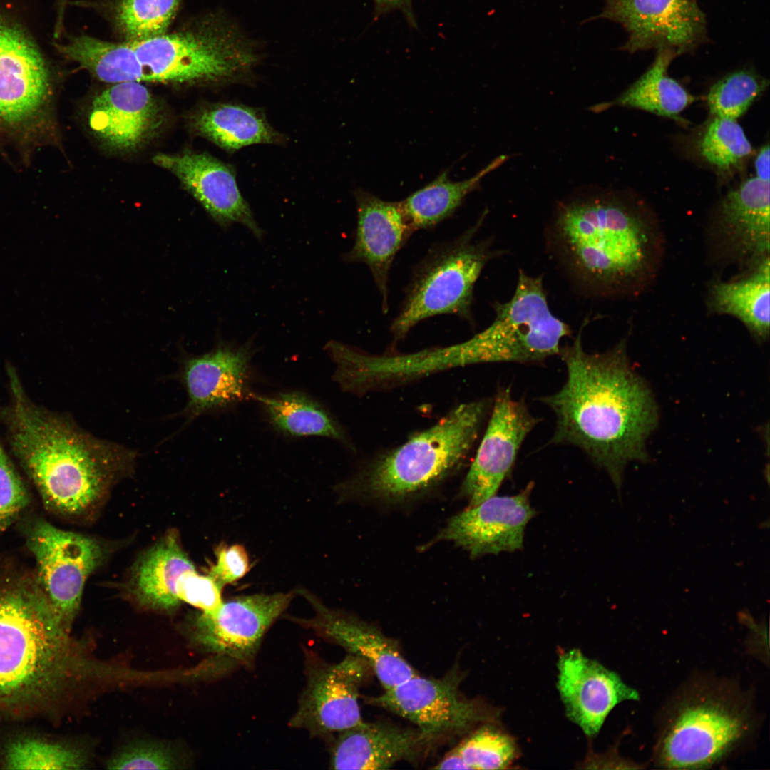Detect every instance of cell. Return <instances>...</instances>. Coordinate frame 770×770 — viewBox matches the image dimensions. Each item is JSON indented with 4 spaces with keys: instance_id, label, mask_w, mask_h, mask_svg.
<instances>
[{
    "instance_id": "cell-7",
    "label": "cell",
    "mask_w": 770,
    "mask_h": 770,
    "mask_svg": "<svg viewBox=\"0 0 770 770\" xmlns=\"http://www.w3.org/2000/svg\"><path fill=\"white\" fill-rule=\"evenodd\" d=\"M57 91L38 46L0 14V157L27 166L39 148L61 147Z\"/></svg>"
},
{
    "instance_id": "cell-5",
    "label": "cell",
    "mask_w": 770,
    "mask_h": 770,
    "mask_svg": "<svg viewBox=\"0 0 770 770\" xmlns=\"http://www.w3.org/2000/svg\"><path fill=\"white\" fill-rule=\"evenodd\" d=\"M492 401L482 399L461 404L403 444L376 456L337 486L340 496L396 503L436 487L469 458Z\"/></svg>"
},
{
    "instance_id": "cell-6",
    "label": "cell",
    "mask_w": 770,
    "mask_h": 770,
    "mask_svg": "<svg viewBox=\"0 0 770 770\" xmlns=\"http://www.w3.org/2000/svg\"><path fill=\"white\" fill-rule=\"evenodd\" d=\"M654 758L668 769L712 766L740 747L756 719L748 695L724 679H694L678 691L662 715Z\"/></svg>"
},
{
    "instance_id": "cell-29",
    "label": "cell",
    "mask_w": 770,
    "mask_h": 770,
    "mask_svg": "<svg viewBox=\"0 0 770 770\" xmlns=\"http://www.w3.org/2000/svg\"><path fill=\"white\" fill-rule=\"evenodd\" d=\"M677 56L669 49L657 51L650 67L618 98L605 103L606 108H634L679 120V115L696 98L668 75L669 66Z\"/></svg>"
},
{
    "instance_id": "cell-19",
    "label": "cell",
    "mask_w": 770,
    "mask_h": 770,
    "mask_svg": "<svg viewBox=\"0 0 770 770\" xmlns=\"http://www.w3.org/2000/svg\"><path fill=\"white\" fill-rule=\"evenodd\" d=\"M530 483L514 496H493L452 517L437 536L453 542L472 558L523 547L525 527L535 515L530 506Z\"/></svg>"
},
{
    "instance_id": "cell-1",
    "label": "cell",
    "mask_w": 770,
    "mask_h": 770,
    "mask_svg": "<svg viewBox=\"0 0 770 770\" xmlns=\"http://www.w3.org/2000/svg\"><path fill=\"white\" fill-rule=\"evenodd\" d=\"M587 321L570 345L560 346L565 384L540 400L556 417L551 442L578 447L619 487L629 462L646 461L645 443L658 411L650 389L631 367L624 342L603 353L583 349Z\"/></svg>"
},
{
    "instance_id": "cell-38",
    "label": "cell",
    "mask_w": 770,
    "mask_h": 770,
    "mask_svg": "<svg viewBox=\"0 0 770 770\" xmlns=\"http://www.w3.org/2000/svg\"><path fill=\"white\" fill-rule=\"evenodd\" d=\"M29 503L26 487L0 436V535Z\"/></svg>"
},
{
    "instance_id": "cell-30",
    "label": "cell",
    "mask_w": 770,
    "mask_h": 770,
    "mask_svg": "<svg viewBox=\"0 0 770 770\" xmlns=\"http://www.w3.org/2000/svg\"><path fill=\"white\" fill-rule=\"evenodd\" d=\"M253 397L261 403L269 421L279 433L294 437L323 436L350 446L339 423L323 406L304 393Z\"/></svg>"
},
{
    "instance_id": "cell-23",
    "label": "cell",
    "mask_w": 770,
    "mask_h": 770,
    "mask_svg": "<svg viewBox=\"0 0 770 770\" xmlns=\"http://www.w3.org/2000/svg\"><path fill=\"white\" fill-rule=\"evenodd\" d=\"M357 224L352 248L344 255L348 262L369 269L381 296L384 314L389 311V276L394 258L414 232L401 202L383 200L363 190L354 193Z\"/></svg>"
},
{
    "instance_id": "cell-27",
    "label": "cell",
    "mask_w": 770,
    "mask_h": 770,
    "mask_svg": "<svg viewBox=\"0 0 770 770\" xmlns=\"http://www.w3.org/2000/svg\"><path fill=\"white\" fill-rule=\"evenodd\" d=\"M196 569L178 536L169 533L146 550L133 566L130 590L144 607L170 611L181 603L176 585L186 571Z\"/></svg>"
},
{
    "instance_id": "cell-44",
    "label": "cell",
    "mask_w": 770,
    "mask_h": 770,
    "mask_svg": "<svg viewBox=\"0 0 770 770\" xmlns=\"http://www.w3.org/2000/svg\"><path fill=\"white\" fill-rule=\"evenodd\" d=\"M68 0H59L58 4V21L55 29L56 36H58L61 27L62 16Z\"/></svg>"
},
{
    "instance_id": "cell-10",
    "label": "cell",
    "mask_w": 770,
    "mask_h": 770,
    "mask_svg": "<svg viewBox=\"0 0 770 770\" xmlns=\"http://www.w3.org/2000/svg\"><path fill=\"white\" fill-rule=\"evenodd\" d=\"M492 307L493 322L462 342L468 365L540 362L559 354L560 341L572 334L570 326L551 312L542 275L520 270L510 299L495 302Z\"/></svg>"
},
{
    "instance_id": "cell-43",
    "label": "cell",
    "mask_w": 770,
    "mask_h": 770,
    "mask_svg": "<svg viewBox=\"0 0 770 770\" xmlns=\"http://www.w3.org/2000/svg\"><path fill=\"white\" fill-rule=\"evenodd\" d=\"M379 10L382 11L399 9L412 19L411 11V0H374Z\"/></svg>"
},
{
    "instance_id": "cell-41",
    "label": "cell",
    "mask_w": 770,
    "mask_h": 770,
    "mask_svg": "<svg viewBox=\"0 0 770 770\" xmlns=\"http://www.w3.org/2000/svg\"><path fill=\"white\" fill-rule=\"evenodd\" d=\"M215 556V563L207 574L222 588L241 579L250 569L247 553L240 544H221L216 549Z\"/></svg>"
},
{
    "instance_id": "cell-28",
    "label": "cell",
    "mask_w": 770,
    "mask_h": 770,
    "mask_svg": "<svg viewBox=\"0 0 770 770\" xmlns=\"http://www.w3.org/2000/svg\"><path fill=\"white\" fill-rule=\"evenodd\" d=\"M769 257L759 262L748 277L731 282H717L711 290L712 309L719 314L740 319L758 339L769 334Z\"/></svg>"
},
{
    "instance_id": "cell-4",
    "label": "cell",
    "mask_w": 770,
    "mask_h": 770,
    "mask_svg": "<svg viewBox=\"0 0 770 770\" xmlns=\"http://www.w3.org/2000/svg\"><path fill=\"white\" fill-rule=\"evenodd\" d=\"M548 253L588 297L625 288L647 263L650 237L643 218L615 193L590 189L555 207L545 232Z\"/></svg>"
},
{
    "instance_id": "cell-9",
    "label": "cell",
    "mask_w": 770,
    "mask_h": 770,
    "mask_svg": "<svg viewBox=\"0 0 770 770\" xmlns=\"http://www.w3.org/2000/svg\"><path fill=\"white\" fill-rule=\"evenodd\" d=\"M145 81L175 84H218L240 80L257 58L233 28L204 20L173 34L131 43Z\"/></svg>"
},
{
    "instance_id": "cell-24",
    "label": "cell",
    "mask_w": 770,
    "mask_h": 770,
    "mask_svg": "<svg viewBox=\"0 0 770 770\" xmlns=\"http://www.w3.org/2000/svg\"><path fill=\"white\" fill-rule=\"evenodd\" d=\"M430 741L417 728L365 722L337 734L331 750L333 769H387L411 759Z\"/></svg>"
},
{
    "instance_id": "cell-25",
    "label": "cell",
    "mask_w": 770,
    "mask_h": 770,
    "mask_svg": "<svg viewBox=\"0 0 770 770\" xmlns=\"http://www.w3.org/2000/svg\"><path fill=\"white\" fill-rule=\"evenodd\" d=\"M769 181L757 176L729 191L719 207L722 231L742 257H768L770 245Z\"/></svg>"
},
{
    "instance_id": "cell-20",
    "label": "cell",
    "mask_w": 770,
    "mask_h": 770,
    "mask_svg": "<svg viewBox=\"0 0 770 770\" xmlns=\"http://www.w3.org/2000/svg\"><path fill=\"white\" fill-rule=\"evenodd\" d=\"M557 667V687L566 716L589 737L597 735L616 705L640 699L617 673L578 649L560 653Z\"/></svg>"
},
{
    "instance_id": "cell-21",
    "label": "cell",
    "mask_w": 770,
    "mask_h": 770,
    "mask_svg": "<svg viewBox=\"0 0 770 770\" xmlns=\"http://www.w3.org/2000/svg\"><path fill=\"white\" fill-rule=\"evenodd\" d=\"M152 160L173 174L220 226L227 228L239 223L262 238V230L239 190L232 165L209 153L192 150L158 153Z\"/></svg>"
},
{
    "instance_id": "cell-14",
    "label": "cell",
    "mask_w": 770,
    "mask_h": 770,
    "mask_svg": "<svg viewBox=\"0 0 770 770\" xmlns=\"http://www.w3.org/2000/svg\"><path fill=\"white\" fill-rule=\"evenodd\" d=\"M305 664L306 684L289 727L327 738L362 723L359 696L367 663L348 653L330 664L307 652Z\"/></svg>"
},
{
    "instance_id": "cell-16",
    "label": "cell",
    "mask_w": 770,
    "mask_h": 770,
    "mask_svg": "<svg viewBox=\"0 0 770 770\" xmlns=\"http://www.w3.org/2000/svg\"><path fill=\"white\" fill-rule=\"evenodd\" d=\"M538 421L523 401L512 398L508 388L498 389L484 435L462 484V493L470 506L496 495L510 474L523 441Z\"/></svg>"
},
{
    "instance_id": "cell-8",
    "label": "cell",
    "mask_w": 770,
    "mask_h": 770,
    "mask_svg": "<svg viewBox=\"0 0 770 770\" xmlns=\"http://www.w3.org/2000/svg\"><path fill=\"white\" fill-rule=\"evenodd\" d=\"M486 211L456 238L434 245L414 270L399 312L390 330L404 339L420 322L453 314L472 320L473 289L486 263L499 254L491 239L479 240Z\"/></svg>"
},
{
    "instance_id": "cell-26",
    "label": "cell",
    "mask_w": 770,
    "mask_h": 770,
    "mask_svg": "<svg viewBox=\"0 0 770 770\" xmlns=\"http://www.w3.org/2000/svg\"><path fill=\"white\" fill-rule=\"evenodd\" d=\"M190 125L197 135L230 153L252 145H280L287 140L261 109L237 103L205 104L192 114Z\"/></svg>"
},
{
    "instance_id": "cell-2",
    "label": "cell",
    "mask_w": 770,
    "mask_h": 770,
    "mask_svg": "<svg viewBox=\"0 0 770 770\" xmlns=\"http://www.w3.org/2000/svg\"><path fill=\"white\" fill-rule=\"evenodd\" d=\"M9 399L0 411L8 451L38 490L46 508L86 513L111 486L130 473L136 452L98 438L70 417L34 402L18 371L6 366Z\"/></svg>"
},
{
    "instance_id": "cell-33",
    "label": "cell",
    "mask_w": 770,
    "mask_h": 770,
    "mask_svg": "<svg viewBox=\"0 0 770 770\" xmlns=\"http://www.w3.org/2000/svg\"><path fill=\"white\" fill-rule=\"evenodd\" d=\"M518 754L513 738L488 723L451 749L433 769H507Z\"/></svg>"
},
{
    "instance_id": "cell-39",
    "label": "cell",
    "mask_w": 770,
    "mask_h": 770,
    "mask_svg": "<svg viewBox=\"0 0 770 770\" xmlns=\"http://www.w3.org/2000/svg\"><path fill=\"white\" fill-rule=\"evenodd\" d=\"M180 764L171 749L160 744L136 743L113 755L107 762L110 769H173Z\"/></svg>"
},
{
    "instance_id": "cell-31",
    "label": "cell",
    "mask_w": 770,
    "mask_h": 770,
    "mask_svg": "<svg viewBox=\"0 0 770 770\" xmlns=\"http://www.w3.org/2000/svg\"><path fill=\"white\" fill-rule=\"evenodd\" d=\"M508 158L507 155L498 156L475 175L462 181L449 180L447 172H444L401 201L402 209L413 230L432 228L451 217L483 178L502 165Z\"/></svg>"
},
{
    "instance_id": "cell-34",
    "label": "cell",
    "mask_w": 770,
    "mask_h": 770,
    "mask_svg": "<svg viewBox=\"0 0 770 770\" xmlns=\"http://www.w3.org/2000/svg\"><path fill=\"white\" fill-rule=\"evenodd\" d=\"M180 0H119L113 12L115 28L126 42L143 41L165 34Z\"/></svg>"
},
{
    "instance_id": "cell-37",
    "label": "cell",
    "mask_w": 770,
    "mask_h": 770,
    "mask_svg": "<svg viewBox=\"0 0 770 770\" xmlns=\"http://www.w3.org/2000/svg\"><path fill=\"white\" fill-rule=\"evenodd\" d=\"M769 81L751 69H739L712 86L707 95L711 114L736 120L767 88Z\"/></svg>"
},
{
    "instance_id": "cell-3",
    "label": "cell",
    "mask_w": 770,
    "mask_h": 770,
    "mask_svg": "<svg viewBox=\"0 0 770 770\" xmlns=\"http://www.w3.org/2000/svg\"><path fill=\"white\" fill-rule=\"evenodd\" d=\"M36 574L0 563V718L47 713L86 679L89 661Z\"/></svg>"
},
{
    "instance_id": "cell-18",
    "label": "cell",
    "mask_w": 770,
    "mask_h": 770,
    "mask_svg": "<svg viewBox=\"0 0 770 770\" xmlns=\"http://www.w3.org/2000/svg\"><path fill=\"white\" fill-rule=\"evenodd\" d=\"M299 593L309 602L314 615L308 618L289 616V619L363 659L384 690L416 674L395 640L378 628L355 616L328 607L307 590L300 589Z\"/></svg>"
},
{
    "instance_id": "cell-22",
    "label": "cell",
    "mask_w": 770,
    "mask_h": 770,
    "mask_svg": "<svg viewBox=\"0 0 770 770\" xmlns=\"http://www.w3.org/2000/svg\"><path fill=\"white\" fill-rule=\"evenodd\" d=\"M252 354L250 342L220 343L208 353L184 360L180 378L188 394L183 414L188 421L253 396L248 387Z\"/></svg>"
},
{
    "instance_id": "cell-42",
    "label": "cell",
    "mask_w": 770,
    "mask_h": 770,
    "mask_svg": "<svg viewBox=\"0 0 770 770\" xmlns=\"http://www.w3.org/2000/svg\"><path fill=\"white\" fill-rule=\"evenodd\" d=\"M769 155V145L767 143L761 147L754 162L756 176L767 181L770 178Z\"/></svg>"
},
{
    "instance_id": "cell-15",
    "label": "cell",
    "mask_w": 770,
    "mask_h": 770,
    "mask_svg": "<svg viewBox=\"0 0 770 770\" xmlns=\"http://www.w3.org/2000/svg\"><path fill=\"white\" fill-rule=\"evenodd\" d=\"M603 19L620 24L627 38L620 49L630 53L669 49L677 56L700 45L707 36L705 14L697 0H604Z\"/></svg>"
},
{
    "instance_id": "cell-36",
    "label": "cell",
    "mask_w": 770,
    "mask_h": 770,
    "mask_svg": "<svg viewBox=\"0 0 770 770\" xmlns=\"http://www.w3.org/2000/svg\"><path fill=\"white\" fill-rule=\"evenodd\" d=\"M702 158L722 172H729L749 158L752 147L736 120L714 117L699 142Z\"/></svg>"
},
{
    "instance_id": "cell-12",
    "label": "cell",
    "mask_w": 770,
    "mask_h": 770,
    "mask_svg": "<svg viewBox=\"0 0 770 770\" xmlns=\"http://www.w3.org/2000/svg\"><path fill=\"white\" fill-rule=\"evenodd\" d=\"M26 544L36 563L37 580L63 627L70 632L84 585L101 564L104 550L94 538L37 519L26 530Z\"/></svg>"
},
{
    "instance_id": "cell-17",
    "label": "cell",
    "mask_w": 770,
    "mask_h": 770,
    "mask_svg": "<svg viewBox=\"0 0 770 770\" xmlns=\"http://www.w3.org/2000/svg\"><path fill=\"white\" fill-rule=\"evenodd\" d=\"M165 120L159 100L141 82L111 84L91 102L87 123L108 150L127 153L153 140Z\"/></svg>"
},
{
    "instance_id": "cell-35",
    "label": "cell",
    "mask_w": 770,
    "mask_h": 770,
    "mask_svg": "<svg viewBox=\"0 0 770 770\" xmlns=\"http://www.w3.org/2000/svg\"><path fill=\"white\" fill-rule=\"evenodd\" d=\"M86 763V755L79 749L34 737L11 741L3 754L6 769H79Z\"/></svg>"
},
{
    "instance_id": "cell-32",
    "label": "cell",
    "mask_w": 770,
    "mask_h": 770,
    "mask_svg": "<svg viewBox=\"0 0 770 770\" xmlns=\"http://www.w3.org/2000/svg\"><path fill=\"white\" fill-rule=\"evenodd\" d=\"M58 51L102 82H143L145 75L131 43H113L87 35L73 36Z\"/></svg>"
},
{
    "instance_id": "cell-40",
    "label": "cell",
    "mask_w": 770,
    "mask_h": 770,
    "mask_svg": "<svg viewBox=\"0 0 770 770\" xmlns=\"http://www.w3.org/2000/svg\"><path fill=\"white\" fill-rule=\"evenodd\" d=\"M222 587L210 575H202L196 569L185 572L176 585V595L180 602L190 605L202 612L217 609L223 602Z\"/></svg>"
},
{
    "instance_id": "cell-13",
    "label": "cell",
    "mask_w": 770,
    "mask_h": 770,
    "mask_svg": "<svg viewBox=\"0 0 770 770\" xmlns=\"http://www.w3.org/2000/svg\"><path fill=\"white\" fill-rule=\"evenodd\" d=\"M461 680L456 671L440 679L416 674L367 702L409 720L429 740L496 722V709L462 695Z\"/></svg>"
},
{
    "instance_id": "cell-11",
    "label": "cell",
    "mask_w": 770,
    "mask_h": 770,
    "mask_svg": "<svg viewBox=\"0 0 770 770\" xmlns=\"http://www.w3.org/2000/svg\"><path fill=\"white\" fill-rule=\"evenodd\" d=\"M294 597L292 592L253 594L223 600L194 618L191 638L210 657L197 667L200 678H217L253 665L263 638Z\"/></svg>"
}]
</instances>
